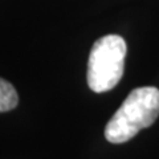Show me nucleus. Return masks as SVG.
Instances as JSON below:
<instances>
[{"label": "nucleus", "mask_w": 159, "mask_h": 159, "mask_svg": "<svg viewBox=\"0 0 159 159\" xmlns=\"http://www.w3.org/2000/svg\"><path fill=\"white\" fill-rule=\"evenodd\" d=\"M159 116V89L137 88L130 92L121 107L105 127V138L110 143H125L148 126Z\"/></svg>", "instance_id": "f257e3e1"}, {"label": "nucleus", "mask_w": 159, "mask_h": 159, "mask_svg": "<svg viewBox=\"0 0 159 159\" xmlns=\"http://www.w3.org/2000/svg\"><path fill=\"white\" fill-rule=\"evenodd\" d=\"M126 41L118 34H106L92 47L88 61V85L96 93L109 92L121 81L125 70Z\"/></svg>", "instance_id": "f03ea898"}, {"label": "nucleus", "mask_w": 159, "mask_h": 159, "mask_svg": "<svg viewBox=\"0 0 159 159\" xmlns=\"http://www.w3.org/2000/svg\"><path fill=\"white\" fill-rule=\"evenodd\" d=\"M19 103V96L16 89L7 80L0 78V113L9 111Z\"/></svg>", "instance_id": "7ed1b4c3"}]
</instances>
